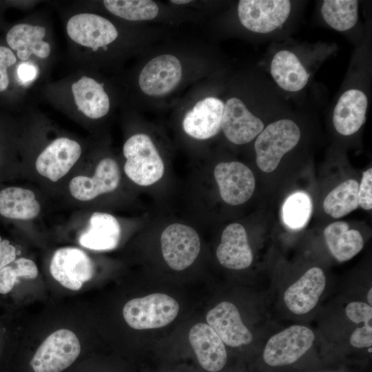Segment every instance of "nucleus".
<instances>
[{
  "mask_svg": "<svg viewBox=\"0 0 372 372\" xmlns=\"http://www.w3.org/2000/svg\"><path fill=\"white\" fill-rule=\"evenodd\" d=\"M170 2L175 4H185L191 2L189 0H172Z\"/></svg>",
  "mask_w": 372,
  "mask_h": 372,
  "instance_id": "nucleus-39",
  "label": "nucleus"
},
{
  "mask_svg": "<svg viewBox=\"0 0 372 372\" xmlns=\"http://www.w3.org/2000/svg\"><path fill=\"white\" fill-rule=\"evenodd\" d=\"M80 352L81 344L74 333L59 329L42 342L30 365L34 372H61L76 360Z\"/></svg>",
  "mask_w": 372,
  "mask_h": 372,
  "instance_id": "nucleus-5",
  "label": "nucleus"
},
{
  "mask_svg": "<svg viewBox=\"0 0 372 372\" xmlns=\"http://www.w3.org/2000/svg\"><path fill=\"white\" fill-rule=\"evenodd\" d=\"M163 258L174 270L182 271L192 265L200 251V240L192 227L180 223L168 225L161 236Z\"/></svg>",
  "mask_w": 372,
  "mask_h": 372,
  "instance_id": "nucleus-6",
  "label": "nucleus"
},
{
  "mask_svg": "<svg viewBox=\"0 0 372 372\" xmlns=\"http://www.w3.org/2000/svg\"><path fill=\"white\" fill-rule=\"evenodd\" d=\"M291 4L287 0H241L238 14L242 25L254 32L269 33L288 19Z\"/></svg>",
  "mask_w": 372,
  "mask_h": 372,
  "instance_id": "nucleus-7",
  "label": "nucleus"
},
{
  "mask_svg": "<svg viewBox=\"0 0 372 372\" xmlns=\"http://www.w3.org/2000/svg\"><path fill=\"white\" fill-rule=\"evenodd\" d=\"M120 179L117 163L112 158H105L99 163L92 177L77 176L71 180L69 189L74 198L87 201L100 194L115 190Z\"/></svg>",
  "mask_w": 372,
  "mask_h": 372,
  "instance_id": "nucleus-16",
  "label": "nucleus"
},
{
  "mask_svg": "<svg viewBox=\"0 0 372 372\" xmlns=\"http://www.w3.org/2000/svg\"><path fill=\"white\" fill-rule=\"evenodd\" d=\"M81 154L76 141L65 137L56 138L39 155L36 169L41 176L56 182L70 170Z\"/></svg>",
  "mask_w": 372,
  "mask_h": 372,
  "instance_id": "nucleus-15",
  "label": "nucleus"
},
{
  "mask_svg": "<svg viewBox=\"0 0 372 372\" xmlns=\"http://www.w3.org/2000/svg\"><path fill=\"white\" fill-rule=\"evenodd\" d=\"M358 205L365 210L372 208V169L369 168L362 174L358 192Z\"/></svg>",
  "mask_w": 372,
  "mask_h": 372,
  "instance_id": "nucleus-33",
  "label": "nucleus"
},
{
  "mask_svg": "<svg viewBox=\"0 0 372 372\" xmlns=\"http://www.w3.org/2000/svg\"><path fill=\"white\" fill-rule=\"evenodd\" d=\"M121 238V226L117 219L107 213L94 212L89 227L79 238V243L93 250H111L116 247Z\"/></svg>",
  "mask_w": 372,
  "mask_h": 372,
  "instance_id": "nucleus-21",
  "label": "nucleus"
},
{
  "mask_svg": "<svg viewBox=\"0 0 372 372\" xmlns=\"http://www.w3.org/2000/svg\"><path fill=\"white\" fill-rule=\"evenodd\" d=\"M38 72L39 68L36 64L32 61H26L18 66L17 75L22 83L27 84L37 77Z\"/></svg>",
  "mask_w": 372,
  "mask_h": 372,
  "instance_id": "nucleus-36",
  "label": "nucleus"
},
{
  "mask_svg": "<svg viewBox=\"0 0 372 372\" xmlns=\"http://www.w3.org/2000/svg\"><path fill=\"white\" fill-rule=\"evenodd\" d=\"M315 340L316 335L309 327L291 325L269 338L263 349V360L273 367L292 364L311 349Z\"/></svg>",
  "mask_w": 372,
  "mask_h": 372,
  "instance_id": "nucleus-4",
  "label": "nucleus"
},
{
  "mask_svg": "<svg viewBox=\"0 0 372 372\" xmlns=\"http://www.w3.org/2000/svg\"><path fill=\"white\" fill-rule=\"evenodd\" d=\"M367 106L368 99L362 91L351 89L344 92L333 110V123L336 131L344 136L358 132L365 122Z\"/></svg>",
  "mask_w": 372,
  "mask_h": 372,
  "instance_id": "nucleus-20",
  "label": "nucleus"
},
{
  "mask_svg": "<svg viewBox=\"0 0 372 372\" xmlns=\"http://www.w3.org/2000/svg\"><path fill=\"white\" fill-rule=\"evenodd\" d=\"M347 319L353 324L372 326V306L362 301H352L344 309Z\"/></svg>",
  "mask_w": 372,
  "mask_h": 372,
  "instance_id": "nucleus-32",
  "label": "nucleus"
},
{
  "mask_svg": "<svg viewBox=\"0 0 372 372\" xmlns=\"http://www.w3.org/2000/svg\"><path fill=\"white\" fill-rule=\"evenodd\" d=\"M50 271L62 286L74 291L80 289L83 283L94 275V267L90 258L76 247L56 250L52 258Z\"/></svg>",
  "mask_w": 372,
  "mask_h": 372,
  "instance_id": "nucleus-8",
  "label": "nucleus"
},
{
  "mask_svg": "<svg viewBox=\"0 0 372 372\" xmlns=\"http://www.w3.org/2000/svg\"><path fill=\"white\" fill-rule=\"evenodd\" d=\"M325 22L332 28L345 31L352 28L358 19V2L355 0H326L321 7Z\"/></svg>",
  "mask_w": 372,
  "mask_h": 372,
  "instance_id": "nucleus-28",
  "label": "nucleus"
},
{
  "mask_svg": "<svg viewBox=\"0 0 372 372\" xmlns=\"http://www.w3.org/2000/svg\"><path fill=\"white\" fill-rule=\"evenodd\" d=\"M221 129L229 141L242 145L258 136L264 130V123L240 99L232 97L225 104Z\"/></svg>",
  "mask_w": 372,
  "mask_h": 372,
  "instance_id": "nucleus-14",
  "label": "nucleus"
},
{
  "mask_svg": "<svg viewBox=\"0 0 372 372\" xmlns=\"http://www.w3.org/2000/svg\"><path fill=\"white\" fill-rule=\"evenodd\" d=\"M103 4L113 14L129 21L151 20L158 14L157 4L150 0H105Z\"/></svg>",
  "mask_w": 372,
  "mask_h": 372,
  "instance_id": "nucleus-29",
  "label": "nucleus"
},
{
  "mask_svg": "<svg viewBox=\"0 0 372 372\" xmlns=\"http://www.w3.org/2000/svg\"><path fill=\"white\" fill-rule=\"evenodd\" d=\"M72 91L78 109L91 118H99L110 110V100L103 85L83 76L72 85Z\"/></svg>",
  "mask_w": 372,
  "mask_h": 372,
  "instance_id": "nucleus-25",
  "label": "nucleus"
},
{
  "mask_svg": "<svg viewBox=\"0 0 372 372\" xmlns=\"http://www.w3.org/2000/svg\"><path fill=\"white\" fill-rule=\"evenodd\" d=\"M179 304L172 297L154 293L128 301L123 316L127 324L137 330L161 328L171 323L179 312Z\"/></svg>",
  "mask_w": 372,
  "mask_h": 372,
  "instance_id": "nucleus-3",
  "label": "nucleus"
},
{
  "mask_svg": "<svg viewBox=\"0 0 372 372\" xmlns=\"http://www.w3.org/2000/svg\"><path fill=\"white\" fill-rule=\"evenodd\" d=\"M326 285L324 271L318 267H313L285 289L284 304L295 315L307 314L317 306Z\"/></svg>",
  "mask_w": 372,
  "mask_h": 372,
  "instance_id": "nucleus-10",
  "label": "nucleus"
},
{
  "mask_svg": "<svg viewBox=\"0 0 372 372\" xmlns=\"http://www.w3.org/2000/svg\"><path fill=\"white\" fill-rule=\"evenodd\" d=\"M312 212L310 196L304 192H296L288 196L282 207V218L289 228L300 229L308 223Z\"/></svg>",
  "mask_w": 372,
  "mask_h": 372,
  "instance_id": "nucleus-30",
  "label": "nucleus"
},
{
  "mask_svg": "<svg viewBox=\"0 0 372 372\" xmlns=\"http://www.w3.org/2000/svg\"><path fill=\"white\" fill-rule=\"evenodd\" d=\"M206 320L207 324L229 347L247 345L254 340L253 333L243 323L237 307L232 302H219L208 311Z\"/></svg>",
  "mask_w": 372,
  "mask_h": 372,
  "instance_id": "nucleus-13",
  "label": "nucleus"
},
{
  "mask_svg": "<svg viewBox=\"0 0 372 372\" xmlns=\"http://www.w3.org/2000/svg\"><path fill=\"white\" fill-rule=\"evenodd\" d=\"M182 77L180 61L172 54H162L151 59L139 75V86L149 96H159L172 91Z\"/></svg>",
  "mask_w": 372,
  "mask_h": 372,
  "instance_id": "nucleus-11",
  "label": "nucleus"
},
{
  "mask_svg": "<svg viewBox=\"0 0 372 372\" xmlns=\"http://www.w3.org/2000/svg\"><path fill=\"white\" fill-rule=\"evenodd\" d=\"M123 151L126 158L125 173L136 184L149 186L163 177V159L148 135H133L125 143Z\"/></svg>",
  "mask_w": 372,
  "mask_h": 372,
  "instance_id": "nucleus-1",
  "label": "nucleus"
},
{
  "mask_svg": "<svg viewBox=\"0 0 372 372\" xmlns=\"http://www.w3.org/2000/svg\"><path fill=\"white\" fill-rule=\"evenodd\" d=\"M349 342L351 347L357 349L369 348L372 346V326L357 327L351 333Z\"/></svg>",
  "mask_w": 372,
  "mask_h": 372,
  "instance_id": "nucleus-34",
  "label": "nucleus"
},
{
  "mask_svg": "<svg viewBox=\"0 0 372 372\" xmlns=\"http://www.w3.org/2000/svg\"><path fill=\"white\" fill-rule=\"evenodd\" d=\"M300 138L298 125L290 119H280L268 125L254 144L259 169L266 173L275 170L282 156L298 144Z\"/></svg>",
  "mask_w": 372,
  "mask_h": 372,
  "instance_id": "nucleus-2",
  "label": "nucleus"
},
{
  "mask_svg": "<svg viewBox=\"0 0 372 372\" xmlns=\"http://www.w3.org/2000/svg\"><path fill=\"white\" fill-rule=\"evenodd\" d=\"M327 246L338 262H345L356 256L364 247V240L356 229H349L347 223L337 221L324 230Z\"/></svg>",
  "mask_w": 372,
  "mask_h": 372,
  "instance_id": "nucleus-23",
  "label": "nucleus"
},
{
  "mask_svg": "<svg viewBox=\"0 0 372 372\" xmlns=\"http://www.w3.org/2000/svg\"><path fill=\"white\" fill-rule=\"evenodd\" d=\"M66 29L72 40L94 51L111 43L118 34L108 19L90 13L73 16L68 20Z\"/></svg>",
  "mask_w": 372,
  "mask_h": 372,
  "instance_id": "nucleus-12",
  "label": "nucleus"
},
{
  "mask_svg": "<svg viewBox=\"0 0 372 372\" xmlns=\"http://www.w3.org/2000/svg\"><path fill=\"white\" fill-rule=\"evenodd\" d=\"M214 176L220 197L227 204L241 205L254 194L256 185L254 174L240 162H222L217 164Z\"/></svg>",
  "mask_w": 372,
  "mask_h": 372,
  "instance_id": "nucleus-9",
  "label": "nucleus"
},
{
  "mask_svg": "<svg viewBox=\"0 0 372 372\" xmlns=\"http://www.w3.org/2000/svg\"><path fill=\"white\" fill-rule=\"evenodd\" d=\"M45 34V28L43 27L21 23L15 25L8 32L6 41L22 61H27L32 54L44 59L50 53V44L43 40Z\"/></svg>",
  "mask_w": 372,
  "mask_h": 372,
  "instance_id": "nucleus-22",
  "label": "nucleus"
},
{
  "mask_svg": "<svg viewBox=\"0 0 372 372\" xmlns=\"http://www.w3.org/2000/svg\"><path fill=\"white\" fill-rule=\"evenodd\" d=\"M270 71L276 83L283 90L297 92L307 83L309 74L292 52L283 50L273 56Z\"/></svg>",
  "mask_w": 372,
  "mask_h": 372,
  "instance_id": "nucleus-24",
  "label": "nucleus"
},
{
  "mask_svg": "<svg viewBox=\"0 0 372 372\" xmlns=\"http://www.w3.org/2000/svg\"><path fill=\"white\" fill-rule=\"evenodd\" d=\"M359 184L354 179H349L332 189L326 196L323 208L334 218L344 216L358 207V192Z\"/></svg>",
  "mask_w": 372,
  "mask_h": 372,
  "instance_id": "nucleus-27",
  "label": "nucleus"
},
{
  "mask_svg": "<svg viewBox=\"0 0 372 372\" xmlns=\"http://www.w3.org/2000/svg\"><path fill=\"white\" fill-rule=\"evenodd\" d=\"M16 61V57L10 49L0 46V92L8 87L9 78L7 68L14 64Z\"/></svg>",
  "mask_w": 372,
  "mask_h": 372,
  "instance_id": "nucleus-35",
  "label": "nucleus"
},
{
  "mask_svg": "<svg viewBox=\"0 0 372 372\" xmlns=\"http://www.w3.org/2000/svg\"><path fill=\"white\" fill-rule=\"evenodd\" d=\"M372 288L370 287V289H369L368 292H367V294H366V299H367V302H368V304L369 305H372Z\"/></svg>",
  "mask_w": 372,
  "mask_h": 372,
  "instance_id": "nucleus-38",
  "label": "nucleus"
},
{
  "mask_svg": "<svg viewBox=\"0 0 372 372\" xmlns=\"http://www.w3.org/2000/svg\"><path fill=\"white\" fill-rule=\"evenodd\" d=\"M41 206L30 189L10 187L0 191V214L17 220H31L40 212Z\"/></svg>",
  "mask_w": 372,
  "mask_h": 372,
  "instance_id": "nucleus-26",
  "label": "nucleus"
},
{
  "mask_svg": "<svg viewBox=\"0 0 372 372\" xmlns=\"http://www.w3.org/2000/svg\"><path fill=\"white\" fill-rule=\"evenodd\" d=\"M189 343L200 366L207 371L218 372L227 360L224 342L214 330L205 323L194 325L189 333Z\"/></svg>",
  "mask_w": 372,
  "mask_h": 372,
  "instance_id": "nucleus-18",
  "label": "nucleus"
},
{
  "mask_svg": "<svg viewBox=\"0 0 372 372\" xmlns=\"http://www.w3.org/2000/svg\"><path fill=\"white\" fill-rule=\"evenodd\" d=\"M37 275V267L32 260L25 258L15 259L0 271V293L10 292L17 282L18 278L34 279Z\"/></svg>",
  "mask_w": 372,
  "mask_h": 372,
  "instance_id": "nucleus-31",
  "label": "nucleus"
},
{
  "mask_svg": "<svg viewBox=\"0 0 372 372\" xmlns=\"http://www.w3.org/2000/svg\"><path fill=\"white\" fill-rule=\"evenodd\" d=\"M16 249L8 240L0 236V271L16 258Z\"/></svg>",
  "mask_w": 372,
  "mask_h": 372,
  "instance_id": "nucleus-37",
  "label": "nucleus"
},
{
  "mask_svg": "<svg viewBox=\"0 0 372 372\" xmlns=\"http://www.w3.org/2000/svg\"><path fill=\"white\" fill-rule=\"evenodd\" d=\"M224 107V103L216 97H206L198 101L184 116V131L199 140L216 136L221 129Z\"/></svg>",
  "mask_w": 372,
  "mask_h": 372,
  "instance_id": "nucleus-17",
  "label": "nucleus"
},
{
  "mask_svg": "<svg viewBox=\"0 0 372 372\" xmlns=\"http://www.w3.org/2000/svg\"><path fill=\"white\" fill-rule=\"evenodd\" d=\"M216 257L221 265L230 269H245L251 265L253 252L242 225L231 223L225 227L216 249Z\"/></svg>",
  "mask_w": 372,
  "mask_h": 372,
  "instance_id": "nucleus-19",
  "label": "nucleus"
}]
</instances>
